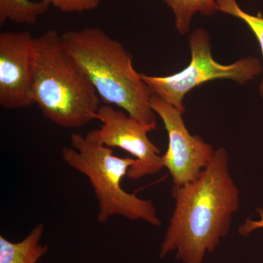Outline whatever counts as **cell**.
I'll return each mask as SVG.
<instances>
[{
    "label": "cell",
    "instance_id": "obj_1",
    "mask_svg": "<svg viewBox=\"0 0 263 263\" xmlns=\"http://www.w3.org/2000/svg\"><path fill=\"white\" fill-rule=\"evenodd\" d=\"M175 208L161 245L160 257L176 252L183 263H204L229 233L240 206L239 189L230 173L229 155L224 148L196 179L173 188Z\"/></svg>",
    "mask_w": 263,
    "mask_h": 263
},
{
    "label": "cell",
    "instance_id": "obj_2",
    "mask_svg": "<svg viewBox=\"0 0 263 263\" xmlns=\"http://www.w3.org/2000/svg\"><path fill=\"white\" fill-rule=\"evenodd\" d=\"M62 43L106 105L117 106L155 130L152 93L133 66L122 43L98 27H85L61 34Z\"/></svg>",
    "mask_w": 263,
    "mask_h": 263
},
{
    "label": "cell",
    "instance_id": "obj_3",
    "mask_svg": "<svg viewBox=\"0 0 263 263\" xmlns=\"http://www.w3.org/2000/svg\"><path fill=\"white\" fill-rule=\"evenodd\" d=\"M32 95L43 116L63 129L81 128L97 120L98 93L65 51L61 34L53 29L34 38Z\"/></svg>",
    "mask_w": 263,
    "mask_h": 263
},
{
    "label": "cell",
    "instance_id": "obj_4",
    "mask_svg": "<svg viewBox=\"0 0 263 263\" xmlns=\"http://www.w3.org/2000/svg\"><path fill=\"white\" fill-rule=\"evenodd\" d=\"M62 155L67 165L89 179L98 201L100 224L119 216L129 220L144 221L152 226L162 224L153 202L123 188L122 180L136 160L114 155L113 149L102 142L98 129L86 136L72 133L70 147H64Z\"/></svg>",
    "mask_w": 263,
    "mask_h": 263
},
{
    "label": "cell",
    "instance_id": "obj_5",
    "mask_svg": "<svg viewBox=\"0 0 263 263\" xmlns=\"http://www.w3.org/2000/svg\"><path fill=\"white\" fill-rule=\"evenodd\" d=\"M191 60L182 70L165 76L141 74L152 95L184 114V99L190 91L200 85L217 79H228L237 84H245L253 81L262 71L260 62L254 57L240 59L224 65L212 56V43L205 29H195L189 37Z\"/></svg>",
    "mask_w": 263,
    "mask_h": 263
},
{
    "label": "cell",
    "instance_id": "obj_6",
    "mask_svg": "<svg viewBox=\"0 0 263 263\" xmlns=\"http://www.w3.org/2000/svg\"><path fill=\"white\" fill-rule=\"evenodd\" d=\"M151 106L168 136V146L162 159L164 168L168 170L172 177L173 188L191 182L210 163L215 149L202 137L189 132L183 114L172 105L153 95Z\"/></svg>",
    "mask_w": 263,
    "mask_h": 263
},
{
    "label": "cell",
    "instance_id": "obj_7",
    "mask_svg": "<svg viewBox=\"0 0 263 263\" xmlns=\"http://www.w3.org/2000/svg\"><path fill=\"white\" fill-rule=\"evenodd\" d=\"M97 120L100 139L105 146L119 148L130 154L136 162L128 171L127 177L138 180L158 174L164 168L158 147L148 137L152 128L140 122L122 110L110 105L99 109Z\"/></svg>",
    "mask_w": 263,
    "mask_h": 263
},
{
    "label": "cell",
    "instance_id": "obj_8",
    "mask_svg": "<svg viewBox=\"0 0 263 263\" xmlns=\"http://www.w3.org/2000/svg\"><path fill=\"white\" fill-rule=\"evenodd\" d=\"M34 38L29 32L0 34V105L5 108L34 104Z\"/></svg>",
    "mask_w": 263,
    "mask_h": 263
},
{
    "label": "cell",
    "instance_id": "obj_9",
    "mask_svg": "<svg viewBox=\"0 0 263 263\" xmlns=\"http://www.w3.org/2000/svg\"><path fill=\"white\" fill-rule=\"evenodd\" d=\"M44 226L38 224L29 235L18 242L0 236V263H37L47 253L48 247L41 243Z\"/></svg>",
    "mask_w": 263,
    "mask_h": 263
},
{
    "label": "cell",
    "instance_id": "obj_10",
    "mask_svg": "<svg viewBox=\"0 0 263 263\" xmlns=\"http://www.w3.org/2000/svg\"><path fill=\"white\" fill-rule=\"evenodd\" d=\"M174 15L175 27L181 35L187 34L194 16H212L219 12L216 0H164Z\"/></svg>",
    "mask_w": 263,
    "mask_h": 263
},
{
    "label": "cell",
    "instance_id": "obj_11",
    "mask_svg": "<svg viewBox=\"0 0 263 263\" xmlns=\"http://www.w3.org/2000/svg\"><path fill=\"white\" fill-rule=\"evenodd\" d=\"M49 7L45 0H0V25H4L7 22L32 25Z\"/></svg>",
    "mask_w": 263,
    "mask_h": 263
},
{
    "label": "cell",
    "instance_id": "obj_12",
    "mask_svg": "<svg viewBox=\"0 0 263 263\" xmlns=\"http://www.w3.org/2000/svg\"><path fill=\"white\" fill-rule=\"evenodd\" d=\"M219 12L231 15L241 20L249 27L257 38L262 52L263 59V16L260 13L252 15L245 11L237 3L236 0H216ZM259 94L263 98V69L262 79L259 85Z\"/></svg>",
    "mask_w": 263,
    "mask_h": 263
},
{
    "label": "cell",
    "instance_id": "obj_13",
    "mask_svg": "<svg viewBox=\"0 0 263 263\" xmlns=\"http://www.w3.org/2000/svg\"><path fill=\"white\" fill-rule=\"evenodd\" d=\"M65 13H81L98 8L102 0H45Z\"/></svg>",
    "mask_w": 263,
    "mask_h": 263
},
{
    "label": "cell",
    "instance_id": "obj_14",
    "mask_svg": "<svg viewBox=\"0 0 263 263\" xmlns=\"http://www.w3.org/2000/svg\"><path fill=\"white\" fill-rule=\"evenodd\" d=\"M259 220H252L248 219L245 221V224L240 228L239 233L240 235L246 236V235L250 234L254 230L261 229L263 228V211L259 210Z\"/></svg>",
    "mask_w": 263,
    "mask_h": 263
}]
</instances>
